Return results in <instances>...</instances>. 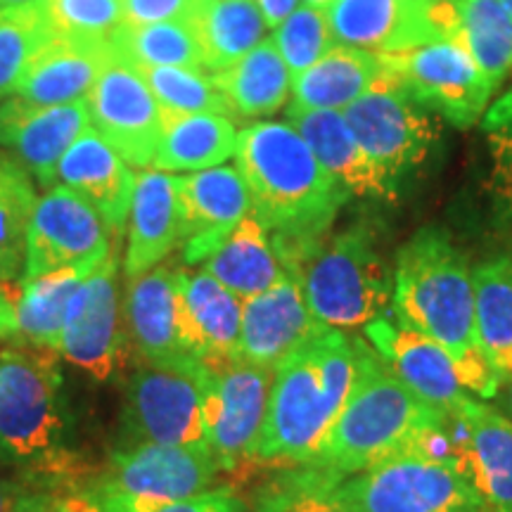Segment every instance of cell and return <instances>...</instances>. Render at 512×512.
<instances>
[{
  "mask_svg": "<svg viewBox=\"0 0 512 512\" xmlns=\"http://www.w3.org/2000/svg\"><path fill=\"white\" fill-rule=\"evenodd\" d=\"M392 304L403 323L451 354L467 392L494 399L501 375L489 366L477 342L472 266L446 230L422 228L399 249Z\"/></svg>",
  "mask_w": 512,
  "mask_h": 512,
  "instance_id": "6da1fadb",
  "label": "cell"
},
{
  "mask_svg": "<svg viewBox=\"0 0 512 512\" xmlns=\"http://www.w3.org/2000/svg\"><path fill=\"white\" fill-rule=\"evenodd\" d=\"M453 418L418 399L366 337H358V373L347 406L309 467L332 479L368 470L415 446L446 451Z\"/></svg>",
  "mask_w": 512,
  "mask_h": 512,
  "instance_id": "7a4b0ae2",
  "label": "cell"
},
{
  "mask_svg": "<svg viewBox=\"0 0 512 512\" xmlns=\"http://www.w3.org/2000/svg\"><path fill=\"white\" fill-rule=\"evenodd\" d=\"M356 373L358 337L325 325L285 356L273 370L256 463L309 465L347 406Z\"/></svg>",
  "mask_w": 512,
  "mask_h": 512,
  "instance_id": "3957f363",
  "label": "cell"
},
{
  "mask_svg": "<svg viewBox=\"0 0 512 512\" xmlns=\"http://www.w3.org/2000/svg\"><path fill=\"white\" fill-rule=\"evenodd\" d=\"M235 166L252 211L273 240H320L349 192L313 155L290 121H254L238 136Z\"/></svg>",
  "mask_w": 512,
  "mask_h": 512,
  "instance_id": "277c9868",
  "label": "cell"
},
{
  "mask_svg": "<svg viewBox=\"0 0 512 512\" xmlns=\"http://www.w3.org/2000/svg\"><path fill=\"white\" fill-rule=\"evenodd\" d=\"M285 271L297 278L313 318L347 335L366 330L392 302V278L366 226L320 238L287 261Z\"/></svg>",
  "mask_w": 512,
  "mask_h": 512,
  "instance_id": "5b68a950",
  "label": "cell"
},
{
  "mask_svg": "<svg viewBox=\"0 0 512 512\" xmlns=\"http://www.w3.org/2000/svg\"><path fill=\"white\" fill-rule=\"evenodd\" d=\"M62 375L36 349L0 351V460L55 472L67 458Z\"/></svg>",
  "mask_w": 512,
  "mask_h": 512,
  "instance_id": "8992f818",
  "label": "cell"
},
{
  "mask_svg": "<svg viewBox=\"0 0 512 512\" xmlns=\"http://www.w3.org/2000/svg\"><path fill=\"white\" fill-rule=\"evenodd\" d=\"M332 494L347 512H491L460 460L425 444L332 479Z\"/></svg>",
  "mask_w": 512,
  "mask_h": 512,
  "instance_id": "52a82bcc",
  "label": "cell"
},
{
  "mask_svg": "<svg viewBox=\"0 0 512 512\" xmlns=\"http://www.w3.org/2000/svg\"><path fill=\"white\" fill-rule=\"evenodd\" d=\"M219 472L207 446L126 444L112 453L88 494L100 512H152L204 494Z\"/></svg>",
  "mask_w": 512,
  "mask_h": 512,
  "instance_id": "ba28073f",
  "label": "cell"
},
{
  "mask_svg": "<svg viewBox=\"0 0 512 512\" xmlns=\"http://www.w3.org/2000/svg\"><path fill=\"white\" fill-rule=\"evenodd\" d=\"M207 370V363L197 358L145 363L136 370L126 382L124 392L121 446H207V432H204Z\"/></svg>",
  "mask_w": 512,
  "mask_h": 512,
  "instance_id": "9c48e42d",
  "label": "cell"
},
{
  "mask_svg": "<svg viewBox=\"0 0 512 512\" xmlns=\"http://www.w3.org/2000/svg\"><path fill=\"white\" fill-rule=\"evenodd\" d=\"M434 112L422 107L389 72L342 112L375 166L399 183L430 157L439 140Z\"/></svg>",
  "mask_w": 512,
  "mask_h": 512,
  "instance_id": "30bf717a",
  "label": "cell"
},
{
  "mask_svg": "<svg viewBox=\"0 0 512 512\" xmlns=\"http://www.w3.org/2000/svg\"><path fill=\"white\" fill-rule=\"evenodd\" d=\"M337 46L406 53L458 34V0H332L325 8Z\"/></svg>",
  "mask_w": 512,
  "mask_h": 512,
  "instance_id": "8fae6325",
  "label": "cell"
},
{
  "mask_svg": "<svg viewBox=\"0 0 512 512\" xmlns=\"http://www.w3.org/2000/svg\"><path fill=\"white\" fill-rule=\"evenodd\" d=\"M387 69L422 107L456 128H472L489 110L496 88L456 38L384 55Z\"/></svg>",
  "mask_w": 512,
  "mask_h": 512,
  "instance_id": "7c38bea8",
  "label": "cell"
},
{
  "mask_svg": "<svg viewBox=\"0 0 512 512\" xmlns=\"http://www.w3.org/2000/svg\"><path fill=\"white\" fill-rule=\"evenodd\" d=\"M273 370L238 361L209 366L204 382V432L221 470L254 460L271 401Z\"/></svg>",
  "mask_w": 512,
  "mask_h": 512,
  "instance_id": "4fadbf2b",
  "label": "cell"
},
{
  "mask_svg": "<svg viewBox=\"0 0 512 512\" xmlns=\"http://www.w3.org/2000/svg\"><path fill=\"white\" fill-rule=\"evenodd\" d=\"M119 247L112 249L76 292L57 354L98 382L110 380L124 361L128 330L119 292Z\"/></svg>",
  "mask_w": 512,
  "mask_h": 512,
  "instance_id": "5bb4252c",
  "label": "cell"
},
{
  "mask_svg": "<svg viewBox=\"0 0 512 512\" xmlns=\"http://www.w3.org/2000/svg\"><path fill=\"white\" fill-rule=\"evenodd\" d=\"M91 128L128 166L150 169L164 114L136 64L114 55L86 98Z\"/></svg>",
  "mask_w": 512,
  "mask_h": 512,
  "instance_id": "9a60e30c",
  "label": "cell"
},
{
  "mask_svg": "<svg viewBox=\"0 0 512 512\" xmlns=\"http://www.w3.org/2000/svg\"><path fill=\"white\" fill-rule=\"evenodd\" d=\"M114 242L91 204L64 185H53L38 197L27 233V259L22 280L60 268L100 264Z\"/></svg>",
  "mask_w": 512,
  "mask_h": 512,
  "instance_id": "2e32d148",
  "label": "cell"
},
{
  "mask_svg": "<svg viewBox=\"0 0 512 512\" xmlns=\"http://www.w3.org/2000/svg\"><path fill=\"white\" fill-rule=\"evenodd\" d=\"M363 337L392 368V373L418 399L430 403L437 411L453 418L458 408L472 396L460 380L451 354L434 339L403 323L396 313L394 316L384 313L368 323Z\"/></svg>",
  "mask_w": 512,
  "mask_h": 512,
  "instance_id": "e0dca14e",
  "label": "cell"
},
{
  "mask_svg": "<svg viewBox=\"0 0 512 512\" xmlns=\"http://www.w3.org/2000/svg\"><path fill=\"white\" fill-rule=\"evenodd\" d=\"M91 128L86 100L69 105H34L10 95L0 102V145L43 188L57 185L64 152Z\"/></svg>",
  "mask_w": 512,
  "mask_h": 512,
  "instance_id": "ac0fdd59",
  "label": "cell"
},
{
  "mask_svg": "<svg viewBox=\"0 0 512 512\" xmlns=\"http://www.w3.org/2000/svg\"><path fill=\"white\" fill-rule=\"evenodd\" d=\"M183 264L202 266L238 223L252 211L247 183L238 166H214L178 176Z\"/></svg>",
  "mask_w": 512,
  "mask_h": 512,
  "instance_id": "d6986e66",
  "label": "cell"
},
{
  "mask_svg": "<svg viewBox=\"0 0 512 512\" xmlns=\"http://www.w3.org/2000/svg\"><path fill=\"white\" fill-rule=\"evenodd\" d=\"M183 268L157 266L126 280L124 320L128 337L145 363L192 358L183 339Z\"/></svg>",
  "mask_w": 512,
  "mask_h": 512,
  "instance_id": "ffe728a7",
  "label": "cell"
},
{
  "mask_svg": "<svg viewBox=\"0 0 512 512\" xmlns=\"http://www.w3.org/2000/svg\"><path fill=\"white\" fill-rule=\"evenodd\" d=\"M318 328L320 323L306 306L297 278L285 273L271 290L242 302L240 358L275 370Z\"/></svg>",
  "mask_w": 512,
  "mask_h": 512,
  "instance_id": "44dd1931",
  "label": "cell"
},
{
  "mask_svg": "<svg viewBox=\"0 0 512 512\" xmlns=\"http://www.w3.org/2000/svg\"><path fill=\"white\" fill-rule=\"evenodd\" d=\"M57 185L74 190L91 204L105 223L114 247H119L121 235L128 226L136 174L93 128H88L64 152L57 166Z\"/></svg>",
  "mask_w": 512,
  "mask_h": 512,
  "instance_id": "7402d4cb",
  "label": "cell"
},
{
  "mask_svg": "<svg viewBox=\"0 0 512 512\" xmlns=\"http://www.w3.org/2000/svg\"><path fill=\"white\" fill-rule=\"evenodd\" d=\"M458 460L491 512H512V422L470 396L458 413Z\"/></svg>",
  "mask_w": 512,
  "mask_h": 512,
  "instance_id": "603a6c76",
  "label": "cell"
},
{
  "mask_svg": "<svg viewBox=\"0 0 512 512\" xmlns=\"http://www.w3.org/2000/svg\"><path fill=\"white\" fill-rule=\"evenodd\" d=\"M126 230V280L138 278L164 264L166 256L178 249V242H181L178 176L152 169V166L136 174Z\"/></svg>",
  "mask_w": 512,
  "mask_h": 512,
  "instance_id": "cb8c5ba5",
  "label": "cell"
},
{
  "mask_svg": "<svg viewBox=\"0 0 512 512\" xmlns=\"http://www.w3.org/2000/svg\"><path fill=\"white\" fill-rule=\"evenodd\" d=\"M114 55L117 53L110 41L48 36L29 60L15 95L34 105H69L86 100Z\"/></svg>",
  "mask_w": 512,
  "mask_h": 512,
  "instance_id": "d4e9b609",
  "label": "cell"
},
{
  "mask_svg": "<svg viewBox=\"0 0 512 512\" xmlns=\"http://www.w3.org/2000/svg\"><path fill=\"white\" fill-rule=\"evenodd\" d=\"M287 119L297 128L299 136L309 143L325 171L349 192V197L394 200L399 183L373 164V159L366 155L354 131L344 121L342 112L287 110Z\"/></svg>",
  "mask_w": 512,
  "mask_h": 512,
  "instance_id": "484cf974",
  "label": "cell"
},
{
  "mask_svg": "<svg viewBox=\"0 0 512 512\" xmlns=\"http://www.w3.org/2000/svg\"><path fill=\"white\" fill-rule=\"evenodd\" d=\"M183 339L192 358L207 366L240 358L242 299L209 273L183 271Z\"/></svg>",
  "mask_w": 512,
  "mask_h": 512,
  "instance_id": "4316f807",
  "label": "cell"
},
{
  "mask_svg": "<svg viewBox=\"0 0 512 512\" xmlns=\"http://www.w3.org/2000/svg\"><path fill=\"white\" fill-rule=\"evenodd\" d=\"M387 74L384 55L349 46L328 53L292 79V105L287 110L344 112Z\"/></svg>",
  "mask_w": 512,
  "mask_h": 512,
  "instance_id": "83f0119b",
  "label": "cell"
},
{
  "mask_svg": "<svg viewBox=\"0 0 512 512\" xmlns=\"http://www.w3.org/2000/svg\"><path fill=\"white\" fill-rule=\"evenodd\" d=\"M216 88L226 100L228 114L242 119L271 117L287 105L292 95V72L283 57L266 38L240 60L211 72Z\"/></svg>",
  "mask_w": 512,
  "mask_h": 512,
  "instance_id": "f1b7e54d",
  "label": "cell"
},
{
  "mask_svg": "<svg viewBox=\"0 0 512 512\" xmlns=\"http://www.w3.org/2000/svg\"><path fill=\"white\" fill-rule=\"evenodd\" d=\"M202 271L219 280L242 302L271 290L287 273L275 252L271 233L254 211H249L228 240L204 261Z\"/></svg>",
  "mask_w": 512,
  "mask_h": 512,
  "instance_id": "f546056e",
  "label": "cell"
},
{
  "mask_svg": "<svg viewBox=\"0 0 512 512\" xmlns=\"http://www.w3.org/2000/svg\"><path fill=\"white\" fill-rule=\"evenodd\" d=\"M238 126L226 114H174L164 117L152 169L166 174H195L235 157Z\"/></svg>",
  "mask_w": 512,
  "mask_h": 512,
  "instance_id": "4dcf8cb0",
  "label": "cell"
},
{
  "mask_svg": "<svg viewBox=\"0 0 512 512\" xmlns=\"http://www.w3.org/2000/svg\"><path fill=\"white\" fill-rule=\"evenodd\" d=\"M100 264L60 268V271L38 275V278L22 280L15 335L19 342L27 344L29 349L57 354L76 292Z\"/></svg>",
  "mask_w": 512,
  "mask_h": 512,
  "instance_id": "1f68e13d",
  "label": "cell"
},
{
  "mask_svg": "<svg viewBox=\"0 0 512 512\" xmlns=\"http://www.w3.org/2000/svg\"><path fill=\"white\" fill-rule=\"evenodd\" d=\"M472 285L479 349L501 380H512V254L472 266Z\"/></svg>",
  "mask_w": 512,
  "mask_h": 512,
  "instance_id": "d6a6232c",
  "label": "cell"
},
{
  "mask_svg": "<svg viewBox=\"0 0 512 512\" xmlns=\"http://www.w3.org/2000/svg\"><path fill=\"white\" fill-rule=\"evenodd\" d=\"M207 72L228 67L266 41L268 24L254 0H211L192 19Z\"/></svg>",
  "mask_w": 512,
  "mask_h": 512,
  "instance_id": "836d02e7",
  "label": "cell"
},
{
  "mask_svg": "<svg viewBox=\"0 0 512 512\" xmlns=\"http://www.w3.org/2000/svg\"><path fill=\"white\" fill-rule=\"evenodd\" d=\"M456 41L494 88L512 72V15L501 0H458Z\"/></svg>",
  "mask_w": 512,
  "mask_h": 512,
  "instance_id": "e575fe53",
  "label": "cell"
},
{
  "mask_svg": "<svg viewBox=\"0 0 512 512\" xmlns=\"http://www.w3.org/2000/svg\"><path fill=\"white\" fill-rule=\"evenodd\" d=\"M114 53L136 67L204 69L202 48L192 22L121 24L110 36Z\"/></svg>",
  "mask_w": 512,
  "mask_h": 512,
  "instance_id": "d590c367",
  "label": "cell"
},
{
  "mask_svg": "<svg viewBox=\"0 0 512 512\" xmlns=\"http://www.w3.org/2000/svg\"><path fill=\"white\" fill-rule=\"evenodd\" d=\"M36 202L34 178L15 159L0 155V283L22 278Z\"/></svg>",
  "mask_w": 512,
  "mask_h": 512,
  "instance_id": "8d00e7d4",
  "label": "cell"
},
{
  "mask_svg": "<svg viewBox=\"0 0 512 512\" xmlns=\"http://www.w3.org/2000/svg\"><path fill=\"white\" fill-rule=\"evenodd\" d=\"M164 117L226 114L228 107L211 74L192 67H138Z\"/></svg>",
  "mask_w": 512,
  "mask_h": 512,
  "instance_id": "74e56055",
  "label": "cell"
},
{
  "mask_svg": "<svg viewBox=\"0 0 512 512\" xmlns=\"http://www.w3.org/2000/svg\"><path fill=\"white\" fill-rule=\"evenodd\" d=\"M254 512H347L332 494V479L316 467H285L256 494Z\"/></svg>",
  "mask_w": 512,
  "mask_h": 512,
  "instance_id": "f35d334b",
  "label": "cell"
},
{
  "mask_svg": "<svg viewBox=\"0 0 512 512\" xmlns=\"http://www.w3.org/2000/svg\"><path fill=\"white\" fill-rule=\"evenodd\" d=\"M50 36L110 41L124 24V0H36Z\"/></svg>",
  "mask_w": 512,
  "mask_h": 512,
  "instance_id": "ab89813d",
  "label": "cell"
},
{
  "mask_svg": "<svg viewBox=\"0 0 512 512\" xmlns=\"http://www.w3.org/2000/svg\"><path fill=\"white\" fill-rule=\"evenodd\" d=\"M48 36L36 3L0 12V102L15 95L29 60Z\"/></svg>",
  "mask_w": 512,
  "mask_h": 512,
  "instance_id": "60d3db41",
  "label": "cell"
},
{
  "mask_svg": "<svg viewBox=\"0 0 512 512\" xmlns=\"http://www.w3.org/2000/svg\"><path fill=\"white\" fill-rule=\"evenodd\" d=\"M271 43L283 57L292 76L302 74L311 64H316L320 57L332 46H337L332 38L328 15L325 10L311 8V5H299L280 27L273 29Z\"/></svg>",
  "mask_w": 512,
  "mask_h": 512,
  "instance_id": "b9f144b4",
  "label": "cell"
},
{
  "mask_svg": "<svg viewBox=\"0 0 512 512\" xmlns=\"http://www.w3.org/2000/svg\"><path fill=\"white\" fill-rule=\"evenodd\" d=\"M479 124L491 159V185L512 219V91L494 100Z\"/></svg>",
  "mask_w": 512,
  "mask_h": 512,
  "instance_id": "7bdbcfd3",
  "label": "cell"
},
{
  "mask_svg": "<svg viewBox=\"0 0 512 512\" xmlns=\"http://www.w3.org/2000/svg\"><path fill=\"white\" fill-rule=\"evenodd\" d=\"M209 3L211 0H124V22H192Z\"/></svg>",
  "mask_w": 512,
  "mask_h": 512,
  "instance_id": "ee69618b",
  "label": "cell"
},
{
  "mask_svg": "<svg viewBox=\"0 0 512 512\" xmlns=\"http://www.w3.org/2000/svg\"><path fill=\"white\" fill-rule=\"evenodd\" d=\"M57 498L38 486L0 477V512H48Z\"/></svg>",
  "mask_w": 512,
  "mask_h": 512,
  "instance_id": "f6af8a7d",
  "label": "cell"
},
{
  "mask_svg": "<svg viewBox=\"0 0 512 512\" xmlns=\"http://www.w3.org/2000/svg\"><path fill=\"white\" fill-rule=\"evenodd\" d=\"M152 512H245V503L230 489H209L183 501L162 505Z\"/></svg>",
  "mask_w": 512,
  "mask_h": 512,
  "instance_id": "bcb514c9",
  "label": "cell"
},
{
  "mask_svg": "<svg viewBox=\"0 0 512 512\" xmlns=\"http://www.w3.org/2000/svg\"><path fill=\"white\" fill-rule=\"evenodd\" d=\"M17 299L19 292L0 283V342L15 339L17 335Z\"/></svg>",
  "mask_w": 512,
  "mask_h": 512,
  "instance_id": "7dc6e473",
  "label": "cell"
},
{
  "mask_svg": "<svg viewBox=\"0 0 512 512\" xmlns=\"http://www.w3.org/2000/svg\"><path fill=\"white\" fill-rule=\"evenodd\" d=\"M259 5L261 15H264L268 29L280 27L294 10L302 5V0H254Z\"/></svg>",
  "mask_w": 512,
  "mask_h": 512,
  "instance_id": "c3c4849f",
  "label": "cell"
},
{
  "mask_svg": "<svg viewBox=\"0 0 512 512\" xmlns=\"http://www.w3.org/2000/svg\"><path fill=\"white\" fill-rule=\"evenodd\" d=\"M48 512H100V508L95 505L88 491H76V494L57 498L55 505Z\"/></svg>",
  "mask_w": 512,
  "mask_h": 512,
  "instance_id": "681fc988",
  "label": "cell"
},
{
  "mask_svg": "<svg viewBox=\"0 0 512 512\" xmlns=\"http://www.w3.org/2000/svg\"><path fill=\"white\" fill-rule=\"evenodd\" d=\"M31 3H36V0H0V12L22 8V5H31Z\"/></svg>",
  "mask_w": 512,
  "mask_h": 512,
  "instance_id": "f907efd6",
  "label": "cell"
},
{
  "mask_svg": "<svg viewBox=\"0 0 512 512\" xmlns=\"http://www.w3.org/2000/svg\"><path fill=\"white\" fill-rule=\"evenodd\" d=\"M304 5H311V8H318V10H325L332 0H302Z\"/></svg>",
  "mask_w": 512,
  "mask_h": 512,
  "instance_id": "816d5d0a",
  "label": "cell"
},
{
  "mask_svg": "<svg viewBox=\"0 0 512 512\" xmlns=\"http://www.w3.org/2000/svg\"><path fill=\"white\" fill-rule=\"evenodd\" d=\"M508 406H510V411H512V380L508 382Z\"/></svg>",
  "mask_w": 512,
  "mask_h": 512,
  "instance_id": "f5cc1de1",
  "label": "cell"
},
{
  "mask_svg": "<svg viewBox=\"0 0 512 512\" xmlns=\"http://www.w3.org/2000/svg\"><path fill=\"white\" fill-rule=\"evenodd\" d=\"M501 3L505 5V8H508V12L512 15V0H501Z\"/></svg>",
  "mask_w": 512,
  "mask_h": 512,
  "instance_id": "db71d44e",
  "label": "cell"
}]
</instances>
